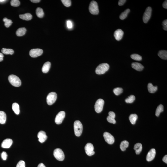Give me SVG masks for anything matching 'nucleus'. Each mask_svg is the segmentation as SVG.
I'll list each match as a JSON object with an SVG mask.
<instances>
[{"mask_svg":"<svg viewBox=\"0 0 167 167\" xmlns=\"http://www.w3.org/2000/svg\"><path fill=\"white\" fill-rule=\"evenodd\" d=\"M46 167L44 165L43 163H40L38 165V167Z\"/></svg>","mask_w":167,"mask_h":167,"instance_id":"obj_48","label":"nucleus"},{"mask_svg":"<svg viewBox=\"0 0 167 167\" xmlns=\"http://www.w3.org/2000/svg\"><path fill=\"white\" fill-rule=\"evenodd\" d=\"M89 9L90 13L93 15H98L99 11L97 3L94 1H92L89 5Z\"/></svg>","mask_w":167,"mask_h":167,"instance_id":"obj_4","label":"nucleus"},{"mask_svg":"<svg viewBox=\"0 0 167 167\" xmlns=\"http://www.w3.org/2000/svg\"><path fill=\"white\" fill-rule=\"evenodd\" d=\"M4 57V56L3 54L0 53V62L3 61Z\"/></svg>","mask_w":167,"mask_h":167,"instance_id":"obj_46","label":"nucleus"},{"mask_svg":"<svg viewBox=\"0 0 167 167\" xmlns=\"http://www.w3.org/2000/svg\"><path fill=\"white\" fill-rule=\"evenodd\" d=\"M134 149L135 150L136 153L137 155H139L142 149V144L140 143H137L135 145Z\"/></svg>","mask_w":167,"mask_h":167,"instance_id":"obj_20","label":"nucleus"},{"mask_svg":"<svg viewBox=\"0 0 167 167\" xmlns=\"http://www.w3.org/2000/svg\"><path fill=\"white\" fill-rule=\"evenodd\" d=\"M158 55L159 57L163 60H167V50H160L158 52Z\"/></svg>","mask_w":167,"mask_h":167,"instance_id":"obj_25","label":"nucleus"},{"mask_svg":"<svg viewBox=\"0 0 167 167\" xmlns=\"http://www.w3.org/2000/svg\"><path fill=\"white\" fill-rule=\"evenodd\" d=\"M42 49L39 48L31 49L30 51V55L32 58H36L40 56L43 53Z\"/></svg>","mask_w":167,"mask_h":167,"instance_id":"obj_11","label":"nucleus"},{"mask_svg":"<svg viewBox=\"0 0 167 167\" xmlns=\"http://www.w3.org/2000/svg\"><path fill=\"white\" fill-rule=\"evenodd\" d=\"M11 5L13 7H18L20 5V3L18 0H12L10 2Z\"/></svg>","mask_w":167,"mask_h":167,"instance_id":"obj_36","label":"nucleus"},{"mask_svg":"<svg viewBox=\"0 0 167 167\" xmlns=\"http://www.w3.org/2000/svg\"><path fill=\"white\" fill-rule=\"evenodd\" d=\"M74 129L75 135L80 136L82 134L83 131V125L80 121L76 120L74 124Z\"/></svg>","mask_w":167,"mask_h":167,"instance_id":"obj_1","label":"nucleus"},{"mask_svg":"<svg viewBox=\"0 0 167 167\" xmlns=\"http://www.w3.org/2000/svg\"><path fill=\"white\" fill-rule=\"evenodd\" d=\"M57 99V95L56 93H50L47 97V104L49 105H52L56 102Z\"/></svg>","mask_w":167,"mask_h":167,"instance_id":"obj_6","label":"nucleus"},{"mask_svg":"<svg viewBox=\"0 0 167 167\" xmlns=\"http://www.w3.org/2000/svg\"><path fill=\"white\" fill-rule=\"evenodd\" d=\"M132 68L134 69L139 71L142 70L144 68V67L140 63L138 62H133L131 64Z\"/></svg>","mask_w":167,"mask_h":167,"instance_id":"obj_18","label":"nucleus"},{"mask_svg":"<svg viewBox=\"0 0 167 167\" xmlns=\"http://www.w3.org/2000/svg\"><path fill=\"white\" fill-rule=\"evenodd\" d=\"M9 82L12 86L15 87H19L21 86V82L20 79L14 75H10L8 77Z\"/></svg>","mask_w":167,"mask_h":167,"instance_id":"obj_3","label":"nucleus"},{"mask_svg":"<svg viewBox=\"0 0 167 167\" xmlns=\"http://www.w3.org/2000/svg\"><path fill=\"white\" fill-rule=\"evenodd\" d=\"M156 155L155 149L154 148L151 149L147 154L146 156V160L148 161H151L155 158Z\"/></svg>","mask_w":167,"mask_h":167,"instance_id":"obj_13","label":"nucleus"},{"mask_svg":"<svg viewBox=\"0 0 167 167\" xmlns=\"http://www.w3.org/2000/svg\"><path fill=\"white\" fill-rule=\"evenodd\" d=\"M19 17L22 20L28 21L32 19V16L31 14L27 13L24 14L20 15Z\"/></svg>","mask_w":167,"mask_h":167,"instance_id":"obj_23","label":"nucleus"},{"mask_svg":"<svg viewBox=\"0 0 167 167\" xmlns=\"http://www.w3.org/2000/svg\"><path fill=\"white\" fill-rule=\"evenodd\" d=\"M103 136L105 142L108 144L111 145L114 143L115 138L110 133L108 132H105L103 134Z\"/></svg>","mask_w":167,"mask_h":167,"instance_id":"obj_10","label":"nucleus"},{"mask_svg":"<svg viewBox=\"0 0 167 167\" xmlns=\"http://www.w3.org/2000/svg\"><path fill=\"white\" fill-rule=\"evenodd\" d=\"M109 65L107 63H103L99 65L96 69V73L98 75L104 74L108 71Z\"/></svg>","mask_w":167,"mask_h":167,"instance_id":"obj_2","label":"nucleus"},{"mask_svg":"<svg viewBox=\"0 0 167 167\" xmlns=\"http://www.w3.org/2000/svg\"><path fill=\"white\" fill-rule=\"evenodd\" d=\"M3 21L5 22V25L6 27L8 28L12 23V20L7 19V18H4L3 19Z\"/></svg>","mask_w":167,"mask_h":167,"instance_id":"obj_33","label":"nucleus"},{"mask_svg":"<svg viewBox=\"0 0 167 167\" xmlns=\"http://www.w3.org/2000/svg\"><path fill=\"white\" fill-rule=\"evenodd\" d=\"M126 1V0H120L118 2V5L120 6H122L125 3Z\"/></svg>","mask_w":167,"mask_h":167,"instance_id":"obj_43","label":"nucleus"},{"mask_svg":"<svg viewBox=\"0 0 167 167\" xmlns=\"http://www.w3.org/2000/svg\"><path fill=\"white\" fill-rule=\"evenodd\" d=\"M7 1L6 0H0V3H4Z\"/></svg>","mask_w":167,"mask_h":167,"instance_id":"obj_49","label":"nucleus"},{"mask_svg":"<svg viewBox=\"0 0 167 167\" xmlns=\"http://www.w3.org/2000/svg\"><path fill=\"white\" fill-rule=\"evenodd\" d=\"M7 116L5 112L0 111V123L4 124L6 122Z\"/></svg>","mask_w":167,"mask_h":167,"instance_id":"obj_21","label":"nucleus"},{"mask_svg":"<svg viewBox=\"0 0 167 167\" xmlns=\"http://www.w3.org/2000/svg\"><path fill=\"white\" fill-rule=\"evenodd\" d=\"M7 155L5 152H3L1 154V157L3 160H6L7 159Z\"/></svg>","mask_w":167,"mask_h":167,"instance_id":"obj_41","label":"nucleus"},{"mask_svg":"<svg viewBox=\"0 0 167 167\" xmlns=\"http://www.w3.org/2000/svg\"><path fill=\"white\" fill-rule=\"evenodd\" d=\"M1 51L3 53L6 55H12L14 53V50L11 49L3 48L2 49Z\"/></svg>","mask_w":167,"mask_h":167,"instance_id":"obj_32","label":"nucleus"},{"mask_svg":"<svg viewBox=\"0 0 167 167\" xmlns=\"http://www.w3.org/2000/svg\"><path fill=\"white\" fill-rule=\"evenodd\" d=\"M37 137L39 138V141L41 143H44L47 138L46 132L43 131H40L37 135Z\"/></svg>","mask_w":167,"mask_h":167,"instance_id":"obj_14","label":"nucleus"},{"mask_svg":"<svg viewBox=\"0 0 167 167\" xmlns=\"http://www.w3.org/2000/svg\"><path fill=\"white\" fill-rule=\"evenodd\" d=\"M16 167H25V163L23 160H20L17 164Z\"/></svg>","mask_w":167,"mask_h":167,"instance_id":"obj_39","label":"nucleus"},{"mask_svg":"<svg viewBox=\"0 0 167 167\" xmlns=\"http://www.w3.org/2000/svg\"><path fill=\"white\" fill-rule=\"evenodd\" d=\"M123 89L120 88H116L114 89L113 92L116 95H119L123 92Z\"/></svg>","mask_w":167,"mask_h":167,"instance_id":"obj_37","label":"nucleus"},{"mask_svg":"<svg viewBox=\"0 0 167 167\" xmlns=\"http://www.w3.org/2000/svg\"><path fill=\"white\" fill-rule=\"evenodd\" d=\"M51 67V63L49 61L45 62L42 68V71L44 73H47L49 71Z\"/></svg>","mask_w":167,"mask_h":167,"instance_id":"obj_19","label":"nucleus"},{"mask_svg":"<svg viewBox=\"0 0 167 167\" xmlns=\"http://www.w3.org/2000/svg\"><path fill=\"white\" fill-rule=\"evenodd\" d=\"M124 35V32L121 29H118L115 31L114 36L116 40L119 41L122 39Z\"/></svg>","mask_w":167,"mask_h":167,"instance_id":"obj_15","label":"nucleus"},{"mask_svg":"<svg viewBox=\"0 0 167 167\" xmlns=\"http://www.w3.org/2000/svg\"><path fill=\"white\" fill-rule=\"evenodd\" d=\"M85 152L88 155L91 156L94 155L95 152L94 151V147L93 145L90 143L86 144L85 147Z\"/></svg>","mask_w":167,"mask_h":167,"instance_id":"obj_9","label":"nucleus"},{"mask_svg":"<svg viewBox=\"0 0 167 167\" xmlns=\"http://www.w3.org/2000/svg\"><path fill=\"white\" fill-rule=\"evenodd\" d=\"M131 57L132 59L136 61H141L142 59V56L137 54H133L131 55Z\"/></svg>","mask_w":167,"mask_h":167,"instance_id":"obj_34","label":"nucleus"},{"mask_svg":"<svg viewBox=\"0 0 167 167\" xmlns=\"http://www.w3.org/2000/svg\"><path fill=\"white\" fill-rule=\"evenodd\" d=\"M13 143L12 140L10 139H7L3 141L2 143V147L4 148H9Z\"/></svg>","mask_w":167,"mask_h":167,"instance_id":"obj_16","label":"nucleus"},{"mask_svg":"<svg viewBox=\"0 0 167 167\" xmlns=\"http://www.w3.org/2000/svg\"><path fill=\"white\" fill-rule=\"evenodd\" d=\"M130 9H127L121 14L120 17H119L121 20H123L127 18L128 14L130 12Z\"/></svg>","mask_w":167,"mask_h":167,"instance_id":"obj_30","label":"nucleus"},{"mask_svg":"<svg viewBox=\"0 0 167 167\" xmlns=\"http://www.w3.org/2000/svg\"><path fill=\"white\" fill-rule=\"evenodd\" d=\"M148 89L150 93H154L157 91L158 87L157 86H154L151 83H149L148 85Z\"/></svg>","mask_w":167,"mask_h":167,"instance_id":"obj_22","label":"nucleus"},{"mask_svg":"<svg viewBox=\"0 0 167 167\" xmlns=\"http://www.w3.org/2000/svg\"><path fill=\"white\" fill-rule=\"evenodd\" d=\"M104 102L102 99H99L96 102L94 108L97 113H100L102 111L104 106Z\"/></svg>","mask_w":167,"mask_h":167,"instance_id":"obj_7","label":"nucleus"},{"mask_svg":"<svg viewBox=\"0 0 167 167\" xmlns=\"http://www.w3.org/2000/svg\"><path fill=\"white\" fill-rule=\"evenodd\" d=\"M163 7L165 8V9H167V1H165L163 3L162 5Z\"/></svg>","mask_w":167,"mask_h":167,"instance_id":"obj_44","label":"nucleus"},{"mask_svg":"<svg viewBox=\"0 0 167 167\" xmlns=\"http://www.w3.org/2000/svg\"><path fill=\"white\" fill-rule=\"evenodd\" d=\"M135 99V97L134 95H131L128 97L126 99L125 102L127 103H132Z\"/></svg>","mask_w":167,"mask_h":167,"instance_id":"obj_35","label":"nucleus"},{"mask_svg":"<svg viewBox=\"0 0 167 167\" xmlns=\"http://www.w3.org/2000/svg\"><path fill=\"white\" fill-rule=\"evenodd\" d=\"M67 25L69 29L72 28L73 27V24L71 21L70 20H68L67 22Z\"/></svg>","mask_w":167,"mask_h":167,"instance_id":"obj_42","label":"nucleus"},{"mask_svg":"<svg viewBox=\"0 0 167 167\" xmlns=\"http://www.w3.org/2000/svg\"><path fill=\"white\" fill-rule=\"evenodd\" d=\"M164 107L162 104H160L158 105V107L156 110L155 113L156 116H159L161 113L163 111Z\"/></svg>","mask_w":167,"mask_h":167,"instance_id":"obj_31","label":"nucleus"},{"mask_svg":"<svg viewBox=\"0 0 167 167\" xmlns=\"http://www.w3.org/2000/svg\"><path fill=\"white\" fill-rule=\"evenodd\" d=\"M152 8L150 7H148L145 10L144 15L143 16V21L145 23H147L150 19L152 13Z\"/></svg>","mask_w":167,"mask_h":167,"instance_id":"obj_8","label":"nucleus"},{"mask_svg":"<svg viewBox=\"0 0 167 167\" xmlns=\"http://www.w3.org/2000/svg\"><path fill=\"white\" fill-rule=\"evenodd\" d=\"M129 146V143L127 141H124L121 142L120 145V149L122 151H125Z\"/></svg>","mask_w":167,"mask_h":167,"instance_id":"obj_26","label":"nucleus"},{"mask_svg":"<svg viewBox=\"0 0 167 167\" xmlns=\"http://www.w3.org/2000/svg\"><path fill=\"white\" fill-rule=\"evenodd\" d=\"M65 113L64 111H61L58 113L56 116L55 122L57 124H60L62 123L65 117Z\"/></svg>","mask_w":167,"mask_h":167,"instance_id":"obj_12","label":"nucleus"},{"mask_svg":"<svg viewBox=\"0 0 167 167\" xmlns=\"http://www.w3.org/2000/svg\"><path fill=\"white\" fill-rule=\"evenodd\" d=\"M12 109L15 113L17 115H18L20 113V107L19 105L17 103H14L12 104Z\"/></svg>","mask_w":167,"mask_h":167,"instance_id":"obj_27","label":"nucleus"},{"mask_svg":"<svg viewBox=\"0 0 167 167\" xmlns=\"http://www.w3.org/2000/svg\"><path fill=\"white\" fill-rule=\"evenodd\" d=\"M54 156L55 158L59 161H62L64 160L65 156L64 153L62 150L60 148H56L54 150Z\"/></svg>","mask_w":167,"mask_h":167,"instance_id":"obj_5","label":"nucleus"},{"mask_svg":"<svg viewBox=\"0 0 167 167\" xmlns=\"http://www.w3.org/2000/svg\"><path fill=\"white\" fill-rule=\"evenodd\" d=\"M31 1L33 3H38L40 1V0H31Z\"/></svg>","mask_w":167,"mask_h":167,"instance_id":"obj_47","label":"nucleus"},{"mask_svg":"<svg viewBox=\"0 0 167 167\" xmlns=\"http://www.w3.org/2000/svg\"><path fill=\"white\" fill-rule=\"evenodd\" d=\"M109 116L107 118V121L109 122L115 124L116 123V121L115 120V117L116 115L113 112L110 111L109 113Z\"/></svg>","mask_w":167,"mask_h":167,"instance_id":"obj_17","label":"nucleus"},{"mask_svg":"<svg viewBox=\"0 0 167 167\" xmlns=\"http://www.w3.org/2000/svg\"><path fill=\"white\" fill-rule=\"evenodd\" d=\"M163 161L165 163H167V155H165L164 157H163L162 159Z\"/></svg>","mask_w":167,"mask_h":167,"instance_id":"obj_45","label":"nucleus"},{"mask_svg":"<svg viewBox=\"0 0 167 167\" xmlns=\"http://www.w3.org/2000/svg\"><path fill=\"white\" fill-rule=\"evenodd\" d=\"M61 1L65 7H69L71 5V1L70 0H62Z\"/></svg>","mask_w":167,"mask_h":167,"instance_id":"obj_38","label":"nucleus"},{"mask_svg":"<svg viewBox=\"0 0 167 167\" xmlns=\"http://www.w3.org/2000/svg\"><path fill=\"white\" fill-rule=\"evenodd\" d=\"M26 32V29L25 28H21L18 29L16 31V35L18 36H23L25 34Z\"/></svg>","mask_w":167,"mask_h":167,"instance_id":"obj_24","label":"nucleus"},{"mask_svg":"<svg viewBox=\"0 0 167 167\" xmlns=\"http://www.w3.org/2000/svg\"><path fill=\"white\" fill-rule=\"evenodd\" d=\"M36 13L37 16L38 18H42L44 16L43 11L42 8L40 7H38L37 8Z\"/></svg>","mask_w":167,"mask_h":167,"instance_id":"obj_29","label":"nucleus"},{"mask_svg":"<svg viewBox=\"0 0 167 167\" xmlns=\"http://www.w3.org/2000/svg\"><path fill=\"white\" fill-rule=\"evenodd\" d=\"M162 25L163 26V29L165 31H167V20H164L163 21Z\"/></svg>","mask_w":167,"mask_h":167,"instance_id":"obj_40","label":"nucleus"},{"mask_svg":"<svg viewBox=\"0 0 167 167\" xmlns=\"http://www.w3.org/2000/svg\"><path fill=\"white\" fill-rule=\"evenodd\" d=\"M129 120L132 124H135L136 121L138 118L137 115L136 114H132L129 116Z\"/></svg>","mask_w":167,"mask_h":167,"instance_id":"obj_28","label":"nucleus"}]
</instances>
